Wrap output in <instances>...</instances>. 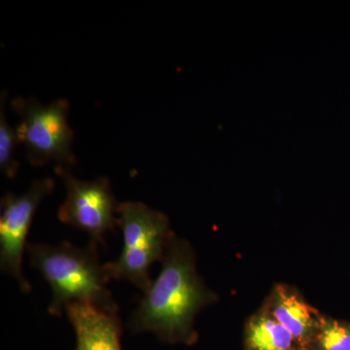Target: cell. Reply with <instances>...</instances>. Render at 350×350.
Segmentation results:
<instances>
[{
	"label": "cell",
	"instance_id": "obj_1",
	"mask_svg": "<svg viewBox=\"0 0 350 350\" xmlns=\"http://www.w3.org/2000/svg\"><path fill=\"white\" fill-rule=\"evenodd\" d=\"M160 275L131 314L129 327L135 333L151 332L167 342H192L194 319L216 300L198 275L192 248L170 237Z\"/></svg>",
	"mask_w": 350,
	"mask_h": 350
},
{
	"label": "cell",
	"instance_id": "obj_2",
	"mask_svg": "<svg viewBox=\"0 0 350 350\" xmlns=\"http://www.w3.org/2000/svg\"><path fill=\"white\" fill-rule=\"evenodd\" d=\"M34 269L50 285L53 297L49 313L61 315L72 303L92 304L113 313L118 306L107 288L110 276L98 257V243L85 247L69 243L59 245L29 243L27 247Z\"/></svg>",
	"mask_w": 350,
	"mask_h": 350
},
{
	"label": "cell",
	"instance_id": "obj_3",
	"mask_svg": "<svg viewBox=\"0 0 350 350\" xmlns=\"http://www.w3.org/2000/svg\"><path fill=\"white\" fill-rule=\"evenodd\" d=\"M118 227L124 247L116 261L107 262L108 275L125 280L146 293L151 287L150 268L162 261L172 232L165 213L138 202H125L117 207Z\"/></svg>",
	"mask_w": 350,
	"mask_h": 350
},
{
	"label": "cell",
	"instance_id": "obj_4",
	"mask_svg": "<svg viewBox=\"0 0 350 350\" xmlns=\"http://www.w3.org/2000/svg\"><path fill=\"white\" fill-rule=\"evenodd\" d=\"M11 105L21 118L15 128L19 144L27 149L32 165L41 167L52 161L64 167L76 165L68 100L59 98L50 105H41L33 98H17Z\"/></svg>",
	"mask_w": 350,
	"mask_h": 350
},
{
	"label": "cell",
	"instance_id": "obj_5",
	"mask_svg": "<svg viewBox=\"0 0 350 350\" xmlns=\"http://www.w3.org/2000/svg\"><path fill=\"white\" fill-rule=\"evenodd\" d=\"M56 174L63 179L66 196L57 211V217L66 225L87 232L91 241L105 243L108 232L118 227L117 207L119 204L113 194L107 177L94 181L76 178L68 167L56 165Z\"/></svg>",
	"mask_w": 350,
	"mask_h": 350
},
{
	"label": "cell",
	"instance_id": "obj_6",
	"mask_svg": "<svg viewBox=\"0 0 350 350\" xmlns=\"http://www.w3.org/2000/svg\"><path fill=\"white\" fill-rule=\"evenodd\" d=\"M55 188L52 178L34 181L24 194H7L1 200L0 217V266L19 282L24 293L31 285L22 271L23 256L27 247V238L39 204Z\"/></svg>",
	"mask_w": 350,
	"mask_h": 350
},
{
	"label": "cell",
	"instance_id": "obj_7",
	"mask_svg": "<svg viewBox=\"0 0 350 350\" xmlns=\"http://www.w3.org/2000/svg\"><path fill=\"white\" fill-rule=\"evenodd\" d=\"M262 308L293 335L301 349H310L323 314L310 306L298 290L290 285L276 284Z\"/></svg>",
	"mask_w": 350,
	"mask_h": 350
},
{
	"label": "cell",
	"instance_id": "obj_8",
	"mask_svg": "<svg viewBox=\"0 0 350 350\" xmlns=\"http://www.w3.org/2000/svg\"><path fill=\"white\" fill-rule=\"evenodd\" d=\"M64 310L75 328L76 350H122L118 313L88 303H72Z\"/></svg>",
	"mask_w": 350,
	"mask_h": 350
},
{
	"label": "cell",
	"instance_id": "obj_9",
	"mask_svg": "<svg viewBox=\"0 0 350 350\" xmlns=\"http://www.w3.org/2000/svg\"><path fill=\"white\" fill-rule=\"evenodd\" d=\"M244 347L245 350H303L293 335L262 306L246 322Z\"/></svg>",
	"mask_w": 350,
	"mask_h": 350
},
{
	"label": "cell",
	"instance_id": "obj_10",
	"mask_svg": "<svg viewBox=\"0 0 350 350\" xmlns=\"http://www.w3.org/2000/svg\"><path fill=\"white\" fill-rule=\"evenodd\" d=\"M308 350H350V324L323 315Z\"/></svg>",
	"mask_w": 350,
	"mask_h": 350
},
{
	"label": "cell",
	"instance_id": "obj_11",
	"mask_svg": "<svg viewBox=\"0 0 350 350\" xmlns=\"http://www.w3.org/2000/svg\"><path fill=\"white\" fill-rule=\"evenodd\" d=\"M6 92L1 94L0 103V170L8 178L12 179L18 174L19 163L16 160L15 152L19 144L16 129L9 125L5 114Z\"/></svg>",
	"mask_w": 350,
	"mask_h": 350
}]
</instances>
